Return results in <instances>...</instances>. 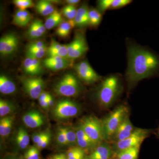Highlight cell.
<instances>
[{"instance_id":"obj_1","label":"cell","mask_w":159,"mask_h":159,"mask_svg":"<svg viewBox=\"0 0 159 159\" xmlns=\"http://www.w3.org/2000/svg\"><path fill=\"white\" fill-rule=\"evenodd\" d=\"M128 65L126 78L131 86L142 80L159 74V57L135 44L128 47Z\"/></svg>"},{"instance_id":"obj_2","label":"cell","mask_w":159,"mask_h":159,"mask_svg":"<svg viewBox=\"0 0 159 159\" xmlns=\"http://www.w3.org/2000/svg\"><path fill=\"white\" fill-rule=\"evenodd\" d=\"M122 90L121 81L116 76H111L102 81L97 93V99L104 108L111 106Z\"/></svg>"},{"instance_id":"obj_3","label":"cell","mask_w":159,"mask_h":159,"mask_svg":"<svg viewBox=\"0 0 159 159\" xmlns=\"http://www.w3.org/2000/svg\"><path fill=\"white\" fill-rule=\"evenodd\" d=\"M128 107L124 105H119L111 112L102 120L104 140H112L120 124L129 115Z\"/></svg>"},{"instance_id":"obj_4","label":"cell","mask_w":159,"mask_h":159,"mask_svg":"<svg viewBox=\"0 0 159 159\" xmlns=\"http://www.w3.org/2000/svg\"><path fill=\"white\" fill-rule=\"evenodd\" d=\"M79 126L97 145L104 140L102 121L97 117L89 116L84 118Z\"/></svg>"},{"instance_id":"obj_5","label":"cell","mask_w":159,"mask_h":159,"mask_svg":"<svg viewBox=\"0 0 159 159\" xmlns=\"http://www.w3.org/2000/svg\"><path fill=\"white\" fill-rule=\"evenodd\" d=\"M80 90L78 80L72 74H66L54 87V92L57 95L65 97L77 96Z\"/></svg>"},{"instance_id":"obj_6","label":"cell","mask_w":159,"mask_h":159,"mask_svg":"<svg viewBox=\"0 0 159 159\" xmlns=\"http://www.w3.org/2000/svg\"><path fill=\"white\" fill-rule=\"evenodd\" d=\"M151 132L150 129H135L132 134L127 139L116 142L114 144V148L119 152L122 150L133 148L140 147L142 142L146 138H148Z\"/></svg>"},{"instance_id":"obj_7","label":"cell","mask_w":159,"mask_h":159,"mask_svg":"<svg viewBox=\"0 0 159 159\" xmlns=\"http://www.w3.org/2000/svg\"><path fill=\"white\" fill-rule=\"evenodd\" d=\"M69 59L70 61L81 57L88 51L89 48L84 34L77 32L73 41L67 44Z\"/></svg>"},{"instance_id":"obj_8","label":"cell","mask_w":159,"mask_h":159,"mask_svg":"<svg viewBox=\"0 0 159 159\" xmlns=\"http://www.w3.org/2000/svg\"><path fill=\"white\" fill-rule=\"evenodd\" d=\"M80 112V107L75 102L64 99L57 102L53 110V115L58 119H69L76 116Z\"/></svg>"},{"instance_id":"obj_9","label":"cell","mask_w":159,"mask_h":159,"mask_svg":"<svg viewBox=\"0 0 159 159\" xmlns=\"http://www.w3.org/2000/svg\"><path fill=\"white\" fill-rule=\"evenodd\" d=\"M75 69L79 78L86 83H94L101 78L87 61H82L77 63L75 66Z\"/></svg>"},{"instance_id":"obj_10","label":"cell","mask_w":159,"mask_h":159,"mask_svg":"<svg viewBox=\"0 0 159 159\" xmlns=\"http://www.w3.org/2000/svg\"><path fill=\"white\" fill-rule=\"evenodd\" d=\"M22 83L26 93L33 99L39 98L45 87L44 81L40 77H28L22 80Z\"/></svg>"},{"instance_id":"obj_11","label":"cell","mask_w":159,"mask_h":159,"mask_svg":"<svg viewBox=\"0 0 159 159\" xmlns=\"http://www.w3.org/2000/svg\"><path fill=\"white\" fill-rule=\"evenodd\" d=\"M19 39L15 34L9 33L5 34L0 39V53L3 56L13 54L17 50Z\"/></svg>"},{"instance_id":"obj_12","label":"cell","mask_w":159,"mask_h":159,"mask_svg":"<svg viewBox=\"0 0 159 159\" xmlns=\"http://www.w3.org/2000/svg\"><path fill=\"white\" fill-rule=\"evenodd\" d=\"M134 129L129 116L125 118L117 129L112 140L116 143L127 139L132 134Z\"/></svg>"},{"instance_id":"obj_13","label":"cell","mask_w":159,"mask_h":159,"mask_svg":"<svg viewBox=\"0 0 159 159\" xmlns=\"http://www.w3.org/2000/svg\"><path fill=\"white\" fill-rule=\"evenodd\" d=\"M25 125L30 128L40 127L44 123V118L39 112L31 111L25 114L22 119Z\"/></svg>"},{"instance_id":"obj_14","label":"cell","mask_w":159,"mask_h":159,"mask_svg":"<svg viewBox=\"0 0 159 159\" xmlns=\"http://www.w3.org/2000/svg\"><path fill=\"white\" fill-rule=\"evenodd\" d=\"M70 61L62 57L55 56L47 57L43 61V65L47 68L53 71L66 68L70 65Z\"/></svg>"},{"instance_id":"obj_15","label":"cell","mask_w":159,"mask_h":159,"mask_svg":"<svg viewBox=\"0 0 159 159\" xmlns=\"http://www.w3.org/2000/svg\"><path fill=\"white\" fill-rule=\"evenodd\" d=\"M76 132L77 134V144L80 148L83 149H91L98 146L80 126L76 129Z\"/></svg>"},{"instance_id":"obj_16","label":"cell","mask_w":159,"mask_h":159,"mask_svg":"<svg viewBox=\"0 0 159 159\" xmlns=\"http://www.w3.org/2000/svg\"><path fill=\"white\" fill-rule=\"evenodd\" d=\"M89 9L85 4L82 5L77 9V14L74 20L75 26L83 28L89 25Z\"/></svg>"},{"instance_id":"obj_17","label":"cell","mask_w":159,"mask_h":159,"mask_svg":"<svg viewBox=\"0 0 159 159\" xmlns=\"http://www.w3.org/2000/svg\"><path fill=\"white\" fill-rule=\"evenodd\" d=\"M111 151L107 143L102 142L95 148L89 159H109L111 154Z\"/></svg>"},{"instance_id":"obj_18","label":"cell","mask_w":159,"mask_h":159,"mask_svg":"<svg viewBox=\"0 0 159 159\" xmlns=\"http://www.w3.org/2000/svg\"><path fill=\"white\" fill-rule=\"evenodd\" d=\"M31 18L32 16L29 11L18 10L13 16L12 23L19 27H25L29 24Z\"/></svg>"},{"instance_id":"obj_19","label":"cell","mask_w":159,"mask_h":159,"mask_svg":"<svg viewBox=\"0 0 159 159\" xmlns=\"http://www.w3.org/2000/svg\"><path fill=\"white\" fill-rule=\"evenodd\" d=\"M16 90V86L12 80L4 75L0 77V92L5 95L13 93Z\"/></svg>"},{"instance_id":"obj_20","label":"cell","mask_w":159,"mask_h":159,"mask_svg":"<svg viewBox=\"0 0 159 159\" xmlns=\"http://www.w3.org/2000/svg\"><path fill=\"white\" fill-rule=\"evenodd\" d=\"M35 8L38 13L43 16L50 15L55 11L54 5L51 2L46 0L39 1Z\"/></svg>"},{"instance_id":"obj_21","label":"cell","mask_w":159,"mask_h":159,"mask_svg":"<svg viewBox=\"0 0 159 159\" xmlns=\"http://www.w3.org/2000/svg\"><path fill=\"white\" fill-rule=\"evenodd\" d=\"M61 13L57 10H55L53 13L48 16L45 22L46 29H51L59 25L63 22Z\"/></svg>"},{"instance_id":"obj_22","label":"cell","mask_w":159,"mask_h":159,"mask_svg":"<svg viewBox=\"0 0 159 159\" xmlns=\"http://www.w3.org/2000/svg\"><path fill=\"white\" fill-rule=\"evenodd\" d=\"M13 123L12 117H3L0 120V134L2 137H7L11 133Z\"/></svg>"},{"instance_id":"obj_23","label":"cell","mask_w":159,"mask_h":159,"mask_svg":"<svg viewBox=\"0 0 159 159\" xmlns=\"http://www.w3.org/2000/svg\"><path fill=\"white\" fill-rule=\"evenodd\" d=\"M75 26L74 20H68L63 21L57 27L56 34L60 37H67L72 29Z\"/></svg>"},{"instance_id":"obj_24","label":"cell","mask_w":159,"mask_h":159,"mask_svg":"<svg viewBox=\"0 0 159 159\" xmlns=\"http://www.w3.org/2000/svg\"><path fill=\"white\" fill-rule=\"evenodd\" d=\"M16 143L18 147L21 149H25L28 147L30 142V138L27 131L22 127L18 130L16 137Z\"/></svg>"},{"instance_id":"obj_25","label":"cell","mask_w":159,"mask_h":159,"mask_svg":"<svg viewBox=\"0 0 159 159\" xmlns=\"http://www.w3.org/2000/svg\"><path fill=\"white\" fill-rule=\"evenodd\" d=\"M140 147H133L118 152V159H137Z\"/></svg>"},{"instance_id":"obj_26","label":"cell","mask_w":159,"mask_h":159,"mask_svg":"<svg viewBox=\"0 0 159 159\" xmlns=\"http://www.w3.org/2000/svg\"><path fill=\"white\" fill-rule=\"evenodd\" d=\"M102 18V13L98 9H89V25H90L93 27H97L99 25V24L101 22Z\"/></svg>"},{"instance_id":"obj_27","label":"cell","mask_w":159,"mask_h":159,"mask_svg":"<svg viewBox=\"0 0 159 159\" xmlns=\"http://www.w3.org/2000/svg\"><path fill=\"white\" fill-rule=\"evenodd\" d=\"M23 69L25 73L28 75L37 76L40 74L34 66L31 57H26L23 62Z\"/></svg>"},{"instance_id":"obj_28","label":"cell","mask_w":159,"mask_h":159,"mask_svg":"<svg viewBox=\"0 0 159 159\" xmlns=\"http://www.w3.org/2000/svg\"><path fill=\"white\" fill-rule=\"evenodd\" d=\"M84 151L79 147H73L69 148L67 152L68 159H84Z\"/></svg>"},{"instance_id":"obj_29","label":"cell","mask_w":159,"mask_h":159,"mask_svg":"<svg viewBox=\"0 0 159 159\" xmlns=\"http://www.w3.org/2000/svg\"><path fill=\"white\" fill-rule=\"evenodd\" d=\"M47 53L48 55V57L57 56V57H62V58L70 60L69 59L68 52L67 44L62 45L61 48L57 50L47 51Z\"/></svg>"},{"instance_id":"obj_30","label":"cell","mask_w":159,"mask_h":159,"mask_svg":"<svg viewBox=\"0 0 159 159\" xmlns=\"http://www.w3.org/2000/svg\"><path fill=\"white\" fill-rule=\"evenodd\" d=\"M13 107L11 103L3 99L0 100V116L4 117L12 112Z\"/></svg>"},{"instance_id":"obj_31","label":"cell","mask_w":159,"mask_h":159,"mask_svg":"<svg viewBox=\"0 0 159 159\" xmlns=\"http://www.w3.org/2000/svg\"><path fill=\"white\" fill-rule=\"evenodd\" d=\"M77 11L76 6L67 5L63 8L62 13L68 19L74 20Z\"/></svg>"},{"instance_id":"obj_32","label":"cell","mask_w":159,"mask_h":159,"mask_svg":"<svg viewBox=\"0 0 159 159\" xmlns=\"http://www.w3.org/2000/svg\"><path fill=\"white\" fill-rule=\"evenodd\" d=\"M48 48L36 50H27L26 57L39 59L42 58L47 53Z\"/></svg>"},{"instance_id":"obj_33","label":"cell","mask_w":159,"mask_h":159,"mask_svg":"<svg viewBox=\"0 0 159 159\" xmlns=\"http://www.w3.org/2000/svg\"><path fill=\"white\" fill-rule=\"evenodd\" d=\"M13 3L19 10H26V9L34 6V3L31 0H15Z\"/></svg>"},{"instance_id":"obj_34","label":"cell","mask_w":159,"mask_h":159,"mask_svg":"<svg viewBox=\"0 0 159 159\" xmlns=\"http://www.w3.org/2000/svg\"><path fill=\"white\" fill-rule=\"evenodd\" d=\"M27 34L28 37L31 39H38L44 35L36 29L33 22L32 23L28 29Z\"/></svg>"},{"instance_id":"obj_35","label":"cell","mask_w":159,"mask_h":159,"mask_svg":"<svg viewBox=\"0 0 159 159\" xmlns=\"http://www.w3.org/2000/svg\"><path fill=\"white\" fill-rule=\"evenodd\" d=\"M66 137L68 145H74L77 144V134L76 131L70 128H66Z\"/></svg>"},{"instance_id":"obj_36","label":"cell","mask_w":159,"mask_h":159,"mask_svg":"<svg viewBox=\"0 0 159 159\" xmlns=\"http://www.w3.org/2000/svg\"><path fill=\"white\" fill-rule=\"evenodd\" d=\"M57 141L59 145H68L66 137L65 127H61L58 129L57 134Z\"/></svg>"},{"instance_id":"obj_37","label":"cell","mask_w":159,"mask_h":159,"mask_svg":"<svg viewBox=\"0 0 159 159\" xmlns=\"http://www.w3.org/2000/svg\"><path fill=\"white\" fill-rule=\"evenodd\" d=\"M25 159H39V152L38 148L33 146L29 148L25 154Z\"/></svg>"},{"instance_id":"obj_38","label":"cell","mask_w":159,"mask_h":159,"mask_svg":"<svg viewBox=\"0 0 159 159\" xmlns=\"http://www.w3.org/2000/svg\"><path fill=\"white\" fill-rule=\"evenodd\" d=\"M113 0H100L97 2L98 10L101 13L105 12L107 9H110Z\"/></svg>"},{"instance_id":"obj_39","label":"cell","mask_w":159,"mask_h":159,"mask_svg":"<svg viewBox=\"0 0 159 159\" xmlns=\"http://www.w3.org/2000/svg\"><path fill=\"white\" fill-rule=\"evenodd\" d=\"M132 2L130 0H113L110 9H118L128 5Z\"/></svg>"},{"instance_id":"obj_40","label":"cell","mask_w":159,"mask_h":159,"mask_svg":"<svg viewBox=\"0 0 159 159\" xmlns=\"http://www.w3.org/2000/svg\"><path fill=\"white\" fill-rule=\"evenodd\" d=\"M47 48L45 43L43 41L31 43L27 46V50H36Z\"/></svg>"},{"instance_id":"obj_41","label":"cell","mask_w":159,"mask_h":159,"mask_svg":"<svg viewBox=\"0 0 159 159\" xmlns=\"http://www.w3.org/2000/svg\"><path fill=\"white\" fill-rule=\"evenodd\" d=\"M51 139V134L49 132H48L46 136L36 145L37 148H40V149L45 148L49 145Z\"/></svg>"},{"instance_id":"obj_42","label":"cell","mask_w":159,"mask_h":159,"mask_svg":"<svg viewBox=\"0 0 159 159\" xmlns=\"http://www.w3.org/2000/svg\"><path fill=\"white\" fill-rule=\"evenodd\" d=\"M33 22L34 23L36 29L41 33H42L43 34H45L47 29H46L44 24H43V22L41 20H35Z\"/></svg>"},{"instance_id":"obj_43","label":"cell","mask_w":159,"mask_h":159,"mask_svg":"<svg viewBox=\"0 0 159 159\" xmlns=\"http://www.w3.org/2000/svg\"><path fill=\"white\" fill-rule=\"evenodd\" d=\"M48 133L47 132H42L39 133L35 134L32 136V141L37 145L39 142H40L46 136Z\"/></svg>"},{"instance_id":"obj_44","label":"cell","mask_w":159,"mask_h":159,"mask_svg":"<svg viewBox=\"0 0 159 159\" xmlns=\"http://www.w3.org/2000/svg\"><path fill=\"white\" fill-rule=\"evenodd\" d=\"M62 44L59 43L57 42H56L55 40L52 39L51 40V44L50 47L48 48L47 51H54V50H57L61 48Z\"/></svg>"},{"instance_id":"obj_45","label":"cell","mask_w":159,"mask_h":159,"mask_svg":"<svg viewBox=\"0 0 159 159\" xmlns=\"http://www.w3.org/2000/svg\"><path fill=\"white\" fill-rule=\"evenodd\" d=\"M50 159H68V158L67 155L61 153L57 154L52 156Z\"/></svg>"},{"instance_id":"obj_46","label":"cell","mask_w":159,"mask_h":159,"mask_svg":"<svg viewBox=\"0 0 159 159\" xmlns=\"http://www.w3.org/2000/svg\"><path fill=\"white\" fill-rule=\"evenodd\" d=\"M49 95V93H46V92H43L39 97V102L47 100L48 99V97Z\"/></svg>"},{"instance_id":"obj_47","label":"cell","mask_w":159,"mask_h":159,"mask_svg":"<svg viewBox=\"0 0 159 159\" xmlns=\"http://www.w3.org/2000/svg\"><path fill=\"white\" fill-rule=\"evenodd\" d=\"M80 1L79 0H67L66 1V2L68 5L71 6H75L77 5L78 3L80 2Z\"/></svg>"},{"instance_id":"obj_48","label":"cell","mask_w":159,"mask_h":159,"mask_svg":"<svg viewBox=\"0 0 159 159\" xmlns=\"http://www.w3.org/2000/svg\"><path fill=\"white\" fill-rule=\"evenodd\" d=\"M40 105L44 109H48L50 107L49 106L47 100H44V101H40L39 102Z\"/></svg>"},{"instance_id":"obj_49","label":"cell","mask_w":159,"mask_h":159,"mask_svg":"<svg viewBox=\"0 0 159 159\" xmlns=\"http://www.w3.org/2000/svg\"><path fill=\"white\" fill-rule=\"evenodd\" d=\"M47 100L48 103L49 107H52L54 105V99L51 94H49Z\"/></svg>"},{"instance_id":"obj_50","label":"cell","mask_w":159,"mask_h":159,"mask_svg":"<svg viewBox=\"0 0 159 159\" xmlns=\"http://www.w3.org/2000/svg\"><path fill=\"white\" fill-rule=\"evenodd\" d=\"M157 136L158 137V138H159V127H158V128L157 129Z\"/></svg>"},{"instance_id":"obj_51","label":"cell","mask_w":159,"mask_h":159,"mask_svg":"<svg viewBox=\"0 0 159 159\" xmlns=\"http://www.w3.org/2000/svg\"><path fill=\"white\" fill-rule=\"evenodd\" d=\"M9 159H18L17 158H11Z\"/></svg>"}]
</instances>
